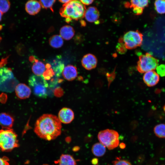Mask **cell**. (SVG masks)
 <instances>
[{
  "label": "cell",
  "instance_id": "6da1fadb",
  "mask_svg": "<svg viewBox=\"0 0 165 165\" xmlns=\"http://www.w3.org/2000/svg\"><path fill=\"white\" fill-rule=\"evenodd\" d=\"M61 123L58 117L52 114H46L37 120L34 131L40 138L50 141L61 135Z\"/></svg>",
  "mask_w": 165,
  "mask_h": 165
},
{
  "label": "cell",
  "instance_id": "7a4b0ae2",
  "mask_svg": "<svg viewBox=\"0 0 165 165\" xmlns=\"http://www.w3.org/2000/svg\"><path fill=\"white\" fill-rule=\"evenodd\" d=\"M86 9L80 1L71 0L64 4L60 10V13L66 19L67 22L72 20H78L84 17Z\"/></svg>",
  "mask_w": 165,
  "mask_h": 165
},
{
  "label": "cell",
  "instance_id": "3957f363",
  "mask_svg": "<svg viewBox=\"0 0 165 165\" xmlns=\"http://www.w3.org/2000/svg\"><path fill=\"white\" fill-rule=\"evenodd\" d=\"M18 83L11 68L4 67L0 68V91L12 92Z\"/></svg>",
  "mask_w": 165,
  "mask_h": 165
},
{
  "label": "cell",
  "instance_id": "277c9868",
  "mask_svg": "<svg viewBox=\"0 0 165 165\" xmlns=\"http://www.w3.org/2000/svg\"><path fill=\"white\" fill-rule=\"evenodd\" d=\"M19 146L17 135L11 129L0 130V148L2 151H10Z\"/></svg>",
  "mask_w": 165,
  "mask_h": 165
},
{
  "label": "cell",
  "instance_id": "5b68a950",
  "mask_svg": "<svg viewBox=\"0 0 165 165\" xmlns=\"http://www.w3.org/2000/svg\"><path fill=\"white\" fill-rule=\"evenodd\" d=\"M28 83L35 95L40 98H46L48 84L42 75L31 76L29 79Z\"/></svg>",
  "mask_w": 165,
  "mask_h": 165
},
{
  "label": "cell",
  "instance_id": "8992f818",
  "mask_svg": "<svg viewBox=\"0 0 165 165\" xmlns=\"http://www.w3.org/2000/svg\"><path fill=\"white\" fill-rule=\"evenodd\" d=\"M119 138L117 132L109 129L101 130L98 134V138L100 143L109 150L114 149L118 146Z\"/></svg>",
  "mask_w": 165,
  "mask_h": 165
},
{
  "label": "cell",
  "instance_id": "52a82bcc",
  "mask_svg": "<svg viewBox=\"0 0 165 165\" xmlns=\"http://www.w3.org/2000/svg\"><path fill=\"white\" fill-rule=\"evenodd\" d=\"M159 60L149 53H146L139 56L137 69L141 73L155 70L158 64Z\"/></svg>",
  "mask_w": 165,
  "mask_h": 165
},
{
  "label": "cell",
  "instance_id": "ba28073f",
  "mask_svg": "<svg viewBox=\"0 0 165 165\" xmlns=\"http://www.w3.org/2000/svg\"><path fill=\"white\" fill-rule=\"evenodd\" d=\"M123 40L127 49H133L142 44L143 35L138 30L130 31L124 35Z\"/></svg>",
  "mask_w": 165,
  "mask_h": 165
},
{
  "label": "cell",
  "instance_id": "9c48e42d",
  "mask_svg": "<svg viewBox=\"0 0 165 165\" xmlns=\"http://www.w3.org/2000/svg\"><path fill=\"white\" fill-rule=\"evenodd\" d=\"M160 79L159 75L154 71L145 73L143 77L144 83L149 87L156 85L159 82Z\"/></svg>",
  "mask_w": 165,
  "mask_h": 165
},
{
  "label": "cell",
  "instance_id": "30bf717a",
  "mask_svg": "<svg viewBox=\"0 0 165 165\" xmlns=\"http://www.w3.org/2000/svg\"><path fill=\"white\" fill-rule=\"evenodd\" d=\"M74 114L71 109L64 108L59 112L58 118L61 123L64 124H68L71 123L74 119Z\"/></svg>",
  "mask_w": 165,
  "mask_h": 165
},
{
  "label": "cell",
  "instance_id": "8fae6325",
  "mask_svg": "<svg viewBox=\"0 0 165 165\" xmlns=\"http://www.w3.org/2000/svg\"><path fill=\"white\" fill-rule=\"evenodd\" d=\"M97 61L96 57L91 53L84 55L81 60L82 66L87 70H91L95 68L97 66Z\"/></svg>",
  "mask_w": 165,
  "mask_h": 165
},
{
  "label": "cell",
  "instance_id": "7c38bea8",
  "mask_svg": "<svg viewBox=\"0 0 165 165\" xmlns=\"http://www.w3.org/2000/svg\"><path fill=\"white\" fill-rule=\"evenodd\" d=\"M15 91L17 96L21 99L28 98L31 93L30 88L23 83L18 84L15 88Z\"/></svg>",
  "mask_w": 165,
  "mask_h": 165
},
{
  "label": "cell",
  "instance_id": "4fadbf2b",
  "mask_svg": "<svg viewBox=\"0 0 165 165\" xmlns=\"http://www.w3.org/2000/svg\"><path fill=\"white\" fill-rule=\"evenodd\" d=\"M99 16V12L97 9L96 7L90 6L86 9L84 16L88 21L95 23L98 21Z\"/></svg>",
  "mask_w": 165,
  "mask_h": 165
},
{
  "label": "cell",
  "instance_id": "5bb4252c",
  "mask_svg": "<svg viewBox=\"0 0 165 165\" xmlns=\"http://www.w3.org/2000/svg\"><path fill=\"white\" fill-rule=\"evenodd\" d=\"M78 75L76 68L72 65H68L64 68L62 72V75L66 80L70 81L76 78Z\"/></svg>",
  "mask_w": 165,
  "mask_h": 165
},
{
  "label": "cell",
  "instance_id": "9a60e30c",
  "mask_svg": "<svg viewBox=\"0 0 165 165\" xmlns=\"http://www.w3.org/2000/svg\"><path fill=\"white\" fill-rule=\"evenodd\" d=\"M14 119L9 114L4 112L0 113V125L5 129H10L12 127Z\"/></svg>",
  "mask_w": 165,
  "mask_h": 165
},
{
  "label": "cell",
  "instance_id": "2e32d148",
  "mask_svg": "<svg viewBox=\"0 0 165 165\" xmlns=\"http://www.w3.org/2000/svg\"><path fill=\"white\" fill-rule=\"evenodd\" d=\"M41 5L39 2L36 0H30L28 1L25 6L26 11L29 14L35 15L40 11Z\"/></svg>",
  "mask_w": 165,
  "mask_h": 165
},
{
  "label": "cell",
  "instance_id": "e0dca14e",
  "mask_svg": "<svg viewBox=\"0 0 165 165\" xmlns=\"http://www.w3.org/2000/svg\"><path fill=\"white\" fill-rule=\"evenodd\" d=\"M75 32L72 27L69 25H65L61 28L60 31V35L62 38L69 40L73 37Z\"/></svg>",
  "mask_w": 165,
  "mask_h": 165
},
{
  "label": "cell",
  "instance_id": "ac0fdd59",
  "mask_svg": "<svg viewBox=\"0 0 165 165\" xmlns=\"http://www.w3.org/2000/svg\"><path fill=\"white\" fill-rule=\"evenodd\" d=\"M32 65V70L35 75L42 76L46 70V66L41 61L35 59Z\"/></svg>",
  "mask_w": 165,
  "mask_h": 165
},
{
  "label": "cell",
  "instance_id": "d6986e66",
  "mask_svg": "<svg viewBox=\"0 0 165 165\" xmlns=\"http://www.w3.org/2000/svg\"><path fill=\"white\" fill-rule=\"evenodd\" d=\"M59 165H76V160L72 156L67 154H62L58 160Z\"/></svg>",
  "mask_w": 165,
  "mask_h": 165
},
{
  "label": "cell",
  "instance_id": "ffe728a7",
  "mask_svg": "<svg viewBox=\"0 0 165 165\" xmlns=\"http://www.w3.org/2000/svg\"><path fill=\"white\" fill-rule=\"evenodd\" d=\"M91 150L94 155L97 157H101L105 153L106 147L100 143H97L93 145Z\"/></svg>",
  "mask_w": 165,
  "mask_h": 165
},
{
  "label": "cell",
  "instance_id": "44dd1931",
  "mask_svg": "<svg viewBox=\"0 0 165 165\" xmlns=\"http://www.w3.org/2000/svg\"><path fill=\"white\" fill-rule=\"evenodd\" d=\"M50 46L55 48L61 47L63 44L62 38L60 35H54L51 36L49 40Z\"/></svg>",
  "mask_w": 165,
  "mask_h": 165
},
{
  "label": "cell",
  "instance_id": "7402d4cb",
  "mask_svg": "<svg viewBox=\"0 0 165 165\" xmlns=\"http://www.w3.org/2000/svg\"><path fill=\"white\" fill-rule=\"evenodd\" d=\"M153 130L156 136L160 138H165V123L156 125L154 127Z\"/></svg>",
  "mask_w": 165,
  "mask_h": 165
},
{
  "label": "cell",
  "instance_id": "603a6c76",
  "mask_svg": "<svg viewBox=\"0 0 165 165\" xmlns=\"http://www.w3.org/2000/svg\"><path fill=\"white\" fill-rule=\"evenodd\" d=\"M148 0H137L130 1V8L137 7L143 9L147 6L148 4Z\"/></svg>",
  "mask_w": 165,
  "mask_h": 165
},
{
  "label": "cell",
  "instance_id": "cb8c5ba5",
  "mask_svg": "<svg viewBox=\"0 0 165 165\" xmlns=\"http://www.w3.org/2000/svg\"><path fill=\"white\" fill-rule=\"evenodd\" d=\"M154 6L156 12L160 14L165 13V0H157L154 2Z\"/></svg>",
  "mask_w": 165,
  "mask_h": 165
},
{
  "label": "cell",
  "instance_id": "d4e9b609",
  "mask_svg": "<svg viewBox=\"0 0 165 165\" xmlns=\"http://www.w3.org/2000/svg\"><path fill=\"white\" fill-rule=\"evenodd\" d=\"M10 3L8 0H0V11L3 14L6 12L9 9Z\"/></svg>",
  "mask_w": 165,
  "mask_h": 165
},
{
  "label": "cell",
  "instance_id": "484cf974",
  "mask_svg": "<svg viewBox=\"0 0 165 165\" xmlns=\"http://www.w3.org/2000/svg\"><path fill=\"white\" fill-rule=\"evenodd\" d=\"M55 0H40L39 2L41 6L45 9H50L53 12L52 6Z\"/></svg>",
  "mask_w": 165,
  "mask_h": 165
},
{
  "label": "cell",
  "instance_id": "4316f807",
  "mask_svg": "<svg viewBox=\"0 0 165 165\" xmlns=\"http://www.w3.org/2000/svg\"><path fill=\"white\" fill-rule=\"evenodd\" d=\"M112 163L113 165H132L128 161L121 159L120 157H116L115 160L113 161Z\"/></svg>",
  "mask_w": 165,
  "mask_h": 165
},
{
  "label": "cell",
  "instance_id": "83f0119b",
  "mask_svg": "<svg viewBox=\"0 0 165 165\" xmlns=\"http://www.w3.org/2000/svg\"><path fill=\"white\" fill-rule=\"evenodd\" d=\"M156 70L157 73L162 77L165 76V65L161 64L158 66Z\"/></svg>",
  "mask_w": 165,
  "mask_h": 165
},
{
  "label": "cell",
  "instance_id": "f1b7e54d",
  "mask_svg": "<svg viewBox=\"0 0 165 165\" xmlns=\"http://www.w3.org/2000/svg\"><path fill=\"white\" fill-rule=\"evenodd\" d=\"M116 49L117 51L120 53H124L126 51V48L124 44L120 42L118 43L116 46Z\"/></svg>",
  "mask_w": 165,
  "mask_h": 165
},
{
  "label": "cell",
  "instance_id": "f546056e",
  "mask_svg": "<svg viewBox=\"0 0 165 165\" xmlns=\"http://www.w3.org/2000/svg\"><path fill=\"white\" fill-rule=\"evenodd\" d=\"M8 160V159L6 156L0 157V165H9Z\"/></svg>",
  "mask_w": 165,
  "mask_h": 165
},
{
  "label": "cell",
  "instance_id": "4dcf8cb0",
  "mask_svg": "<svg viewBox=\"0 0 165 165\" xmlns=\"http://www.w3.org/2000/svg\"><path fill=\"white\" fill-rule=\"evenodd\" d=\"M143 9L137 8L134 7L133 8V12L134 13L137 15H139L141 14L143 11Z\"/></svg>",
  "mask_w": 165,
  "mask_h": 165
},
{
  "label": "cell",
  "instance_id": "1f68e13d",
  "mask_svg": "<svg viewBox=\"0 0 165 165\" xmlns=\"http://www.w3.org/2000/svg\"><path fill=\"white\" fill-rule=\"evenodd\" d=\"M7 99V95L4 93L0 94V102L2 103H5Z\"/></svg>",
  "mask_w": 165,
  "mask_h": 165
},
{
  "label": "cell",
  "instance_id": "d6a6232c",
  "mask_svg": "<svg viewBox=\"0 0 165 165\" xmlns=\"http://www.w3.org/2000/svg\"><path fill=\"white\" fill-rule=\"evenodd\" d=\"M8 57L2 59L0 61V68L3 67L7 63Z\"/></svg>",
  "mask_w": 165,
  "mask_h": 165
},
{
  "label": "cell",
  "instance_id": "836d02e7",
  "mask_svg": "<svg viewBox=\"0 0 165 165\" xmlns=\"http://www.w3.org/2000/svg\"><path fill=\"white\" fill-rule=\"evenodd\" d=\"M80 1L83 5H88L92 3L94 1L91 0H81Z\"/></svg>",
  "mask_w": 165,
  "mask_h": 165
},
{
  "label": "cell",
  "instance_id": "e575fe53",
  "mask_svg": "<svg viewBox=\"0 0 165 165\" xmlns=\"http://www.w3.org/2000/svg\"><path fill=\"white\" fill-rule=\"evenodd\" d=\"M98 160L96 158L93 159L91 161L92 164L94 165H97L98 163Z\"/></svg>",
  "mask_w": 165,
  "mask_h": 165
},
{
  "label": "cell",
  "instance_id": "d590c367",
  "mask_svg": "<svg viewBox=\"0 0 165 165\" xmlns=\"http://www.w3.org/2000/svg\"><path fill=\"white\" fill-rule=\"evenodd\" d=\"M119 146L121 149H124L125 148L126 145L124 143H121L119 144Z\"/></svg>",
  "mask_w": 165,
  "mask_h": 165
},
{
  "label": "cell",
  "instance_id": "8d00e7d4",
  "mask_svg": "<svg viewBox=\"0 0 165 165\" xmlns=\"http://www.w3.org/2000/svg\"><path fill=\"white\" fill-rule=\"evenodd\" d=\"M71 1V0H59V1L61 3H64V4H66L67 3Z\"/></svg>",
  "mask_w": 165,
  "mask_h": 165
},
{
  "label": "cell",
  "instance_id": "74e56055",
  "mask_svg": "<svg viewBox=\"0 0 165 165\" xmlns=\"http://www.w3.org/2000/svg\"><path fill=\"white\" fill-rule=\"evenodd\" d=\"M2 15V13L0 11V21L1 20Z\"/></svg>",
  "mask_w": 165,
  "mask_h": 165
},
{
  "label": "cell",
  "instance_id": "f35d334b",
  "mask_svg": "<svg viewBox=\"0 0 165 165\" xmlns=\"http://www.w3.org/2000/svg\"><path fill=\"white\" fill-rule=\"evenodd\" d=\"M163 109L164 111L165 112V104L164 105L163 107Z\"/></svg>",
  "mask_w": 165,
  "mask_h": 165
},
{
  "label": "cell",
  "instance_id": "ab89813d",
  "mask_svg": "<svg viewBox=\"0 0 165 165\" xmlns=\"http://www.w3.org/2000/svg\"><path fill=\"white\" fill-rule=\"evenodd\" d=\"M2 28V26L1 25H0V30H1Z\"/></svg>",
  "mask_w": 165,
  "mask_h": 165
},
{
  "label": "cell",
  "instance_id": "60d3db41",
  "mask_svg": "<svg viewBox=\"0 0 165 165\" xmlns=\"http://www.w3.org/2000/svg\"><path fill=\"white\" fill-rule=\"evenodd\" d=\"M1 40H2V38H1V37L0 36V42Z\"/></svg>",
  "mask_w": 165,
  "mask_h": 165
},
{
  "label": "cell",
  "instance_id": "b9f144b4",
  "mask_svg": "<svg viewBox=\"0 0 165 165\" xmlns=\"http://www.w3.org/2000/svg\"><path fill=\"white\" fill-rule=\"evenodd\" d=\"M42 165H50L48 164H43Z\"/></svg>",
  "mask_w": 165,
  "mask_h": 165
}]
</instances>
